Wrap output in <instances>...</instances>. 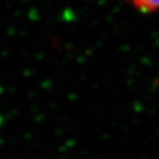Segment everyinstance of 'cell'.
I'll return each instance as SVG.
<instances>
[{"instance_id":"cell-1","label":"cell","mask_w":159,"mask_h":159,"mask_svg":"<svg viewBox=\"0 0 159 159\" xmlns=\"http://www.w3.org/2000/svg\"><path fill=\"white\" fill-rule=\"evenodd\" d=\"M135 8L142 12L152 13L159 11V0H130Z\"/></svg>"}]
</instances>
